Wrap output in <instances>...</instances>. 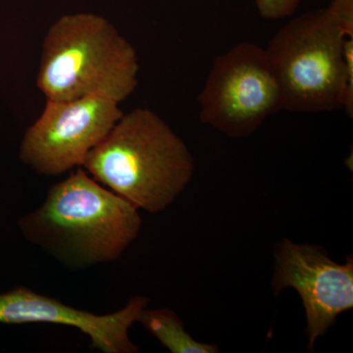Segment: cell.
I'll list each match as a JSON object with an SVG mask.
<instances>
[{"label":"cell","instance_id":"10","mask_svg":"<svg viewBox=\"0 0 353 353\" xmlns=\"http://www.w3.org/2000/svg\"><path fill=\"white\" fill-rule=\"evenodd\" d=\"M299 0H256L261 15L268 19H278L292 15Z\"/></svg>","mask_w":353,"mask_h":353},{"label":"cell","instance_id":"5","mask_svg":"<svg viewBox=\"0 0 353 353\" xmlns=\"http://www.w3.org/2000/svg\"><path fill=\"white\" fill-rule=\"evenodd\" d=\"M202 123L232 139L252 136L281 110V90L266 50L243 43L216 58L199 97Z\"/></svg>","mask_w":353,"mask_h":353},{"label":"cell","instance_id":"7","mask_svg":"<svg viewBox=\"0 0 353 353\" xmlns=\"http://www.w3.org/2000/svg\"><path fill=\"white\" fill-rule=\"evenodd\" d=\"M272 288L277 294L292 288L303 301L307 321L309 352L324 336L336 317L353 308V260L333 261L321 246L297 245L285 239L276 248Z\"/></svg>","mask_w":353,"mask_h":353},{"label":"cell","instance_id":"1","mask_svg":"<svg viewBox=\"0 0 353 353\" xmlns=\"http://www.w3.org/2000/svg\"><path fill=\"white\" fill-rule=\"evenodd\" d=\"M141 224L138 208L81 167L52 185L43 203L18 226L26 240L62 264L85 269L119 259Z\"/></svg>","mask_w":353,"mask_h":353},{"label":"cell","instance_id":"4","mask_svg":"<svg viewBox=\"0 0 353 353\" xmlns=\"http://www.w3.org/2000/svg\"><path fill=\"white\" fill-rule=\"evenodd\" d=\"M328 8L290 21L267 48L281 90V110L352 112V39Z\"/></svg>","mask_w":353,"mask_h":353},{"label":"cell","instance_id":"3","mask_svg":"<svg viewBox=\"0 0 353 353\" xmlns=\"http://www.w3.org/2000/svg\"><path fill=\"white\" fill-rule=\"evenodd\" d=\"M139 57L112 23L94 13L61 16L41 46L37 78L46 101H125L138 85Z\"/></svg>","mask_w":353,"mask_h":353},{"label":"cell","instance_id":"9","mask_svg":"<svg viewBox=\"0 0 353 353\" xmlns=\"http://www.w3.org/2000/svg\"><path fill=\"white\" fill-rule=\"evenodd\" d=\"M138 322L172 353H217L219 347L199 343L185 332L182 320L168 308L143 309Z\"/></svg>","mask_w":353,"mask_h":353},{"label":"cell","instance_id":"6","mask_svg":"<svg viewBox=\"0 0 353 353\" xmlns=\"http://www.w3.org/2000/svg\"><path fill=\"white\" fill-rule=\"evenodd\" d=\"M119 102L103 97L46 101L26 131L20 159L41 175H61L83 167L90 152L122 117Z\"/></svg>","mask_w":353,"mask_h":353},{"label":"cell","instance_id":"2","mask_svg":"<svg viewBox=\"0 0 353 353\" xmlns=\"http://www.w3.org/2000/svg\"><path fill=\"white\" fill-rule=\"evenodd\" d=\"M83 168L106 189L134 208L165 210L185 190L194 173L187 145L154 111L124 114Z\"/></svg>","mask_w":353,"mask_h":353},{"label":"cell","instance_id":"8","mask_svg":"<svg viewBox=\"0 0 353 353\" xmlns=\"http://www.w3.org/2000/svg\"><path fill=\"white\" fill-rule=\"evenodd\" d=\"M148 303V297L137 296L116 312L97 315L18 287L0 294V323H48L73 327L90 338L95 350L104 353H137L139 347L130 339L129 330L138 322L139 314Z\"/></svg>","mask_w":353,"mask_h":353}]
</instances>
